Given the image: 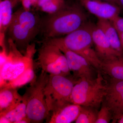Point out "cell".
<instances>
[{"label":"cell","mask_w":123,"mask_h":123,"mask_svg":"<svg viewBox=\"0 0 123 123\" xmlns=\"http://www.w3.org/2000/svg\"><path fill=\"white\" fill-rule=\"evenodd\" d=\"M47 40L62 44L69 50L84 57L97 72L100 69L102 62L95 50L91 23L86 22L79 29L63 37Z\"/></svg>","instance_id":"3"},{"label":"cell","mask_w":123,"mask_h":123,"mask_svg":"<svg viewBox=\"0 0 123 123\" xmlns=\"http://www.w3.org/2000/svg\"><path fill=\"white\" fill-rule=\"evenodd\" d=\"M118 33H123V18L119 15L111 21Z\"/></svg>","instance_id":"23"},{"label":"cell","mask_w":123,"mask_h":123,"mask_svg":"<svg viewBox=\"0 0 123 123\" xmlns=\"http://www.w3.org/2000/svg\"><path fill=\"white\" fill-rule=\"evenodd\" d=\"M42 18L31 9L23 7L13 14L7 33L20 50L25 52L31 42L40 33Z\"/></svg>","instance_id":"2"},{"label":"cell","mask_w":123,"mask_h":123,"mask_svg":"<svg viewBox=\"0 0 123 123\" xmlns=\"http://www.w3.org/2000/svg\"><path fill=\"white\" fill-rule=\"evenodd\" d=\"M112 114L107 106L102 103L100 110L98 111L95 123H108L112 120Z\"/></svg>","instance_id":"22"},{"label":"cell","mask_w":123,"mask_h":123,"mask_svg":"<svg viewBox=\"0 0 123 123\" xmlns=\"http://www.w3.org/2000/svg\"><path fill=\"white\" fill-rule=\"evenodd\" d=\"M97 25L102 30L112 48L122 56L120 39L118 31L110 20L98 19Z\"/></svg>","instance_id":"17"},{"label":"cell","mask_w":123,"mask_h":123,"mask_svg":"<svg viewBox=\"0 0 123 123\" xmlns=\"http://www.w3.org/2000/svg\"><path fill=\"white\" fill-rule=\"evenodd\" d=\"M38 51L37 61L42 70L50 75L69 76L70 72L65 55L56 45L44 40Z\"/></svg>","instance_id":"8"},{"label":"cell","mask_w":123,"mask_h":123,"mask_svg":"<svg viewBox=\"0 0 123 123\" xmlns=\"http://www.w3.org/2000/svg\"><path fill=\"white\" fill-rule=\"evenodd\" d=\"M107 84L105 79L99 72L93 79H79L73 89L71 103L98 109L103 102Z\"/></svg>","instance_id":"4"},{"label":"cell","mask_w":123,"mask_h":123,"mask_svg":"<svg viewBox=\"0 0 123 123\" xmlns=\"http://www.w3.org/2000/svg\"><path fill=\"white\" fill-rule=\"evenodd\" d=\"M81 106L69 103L59 107L51 112L48 123H70L75 121L80 112Z\"/></svg>","instance_id":"13"},{"label":"cell","mask_w":123,"mask_h":123,"mask_svg":"<svg viewBox=\"0 0 123 123\" xmlns=\"http://www.w3.org/2000/svg\"><path fill=\"white\" fill-rule=\"evenodd\" d=\"M8 43L9 51L7 60L0 68V88L33 67V56L36 52L35 44L32 43L27 47L23 55L11 40L9 39Z\"/></svg>","instance_id":"5"},{"label":"cell","mask_w":123,"mask_h":123,"mask_svg":"<svg viewBox=\"0 0 123 123\" xmlns=\"http://www.w3.org/2000/svg\"><path fill=\"white\" fill-rule=\"evenodd\" d=\"M35 79V74L33 67L27 69L16 79L7 82L1 88L7 87L17 88L25 85Z\"/></svg>","instance_id":"20"},{"label":"cell","mask_w":123,"mask_h":123,"mask_svg":"<svg viewBox=\"0 0 123 123\" xmlns=\"http://www.w3.org/2000/svg\"><path fill=\"white\" fill-rule=\"evenodd\" d=\"M119 6L123 9V0H118Z\"/></svg>","instance_id":"27"},{"label":"cell","mask_w":123,"mask_h":123,"mask_svg":"<svg viewBox=\"0 0 123 123\" xmlns=\"http://www.w3.org/2000/svg\"><path fill=\"white\" fill-rule=\"evenodd\" d=\"M77 81L73 77L49 74L44 90L49 113L60 106L71 103L72 92Z\"/></svg>","instance_id":"7"},{"label":"cell","mask_w":123,"mask_h":123,"mask_svg":"<svg viewBox=\"0 0 123 123\" xmlns=\"http://www.w3.org/2000/svg\"><path fill=\"white\" fill-rule=\"evenodd\" d=\"M86 20L84 8L79 2L66 4L59 11L42 18L40 32L45 40L63 37L83 26Z\"/></svg>","instance_id":"1"},{"label":"cell","mask_w":123,"mask_h":123,"mask_svg":"<svg viewBox=\"0 0 123 123\" xmlns=\"http://www.w3.org/2000/svg\"><path fill=\"white\" fill-rule=\"evenodd\" d=\"M120 39V44L122 51V57H123V33H118Z\"/></svg>","instance_id":"25"},{"label":"cell","mask_w":123,"mask_h":123,"mask_svg":"<svg viewBox=\"0 0 123 123\" xmlns=\"http://www.w3.org/2000/svg\"><path fill=\"white\" fill-rule=\"evenodd\" d=\"M98 109L91 107L81 106L76 123H95L98 117Z\"/></svg>","instance_id":"21"},{"label":"cell","mask_w":123,"mask_h":123,"mask_svg":"<svg viewBox=\"0 0 123 123\" xmlns=\"http://www.w3.org/2000/svg\"><path fill=\"white\" fill-rule=\"evenodd\" d=\"M91 29L95 50L102 63L122 56L112 48L102 31L97 24L91 23Z\"/></svg>","instance_id":"12"},{"label":"cell","mask_w":123,"mask_h":123,"mask_svg":"<svg viewBox=\"0 0 123 123\" xmlns=\"http://www.w3.org/2000/svg\"><path fill=\"white\" fill-rule=\"evenodd\" d=\"M116 123H123V115L117 120Z\"/></svg>","instance_id":"28"},{"label":"cell","mask_w":123,"mask_h":123,"mask_svg":"<svg viewBox=\"0 0 123 123\" xmlns=\"http://www.w3.org/2000/svg\"><path fill=\"white\" fill-rule=\"evenodd\" d=\"M82 7L98 19L112 21L119 15L121 8L117 5L102 0H78Z\"/></svg>","instance_id":"11"},{"label":"cell","mask_w":123,"mask_h":123,"mask_svg":"<svg viewBox=\"0 0 123 123\" xmlns=\"http://www.w3.org/2000/svg\"><path fill=\"white\" fill-rule=\"evenodd\" d=\"M98 72L109 81H123V57L102 62Z\"/></svg>","instance_id":"16"},{"label":"cell","mask_w":123,"mask_h":123,"mask_svg":"<svg viewBox=\"0 0 123 123\" xmlns=\"http://www.w3.org/2000/svg\"><path fill=\"white\" fill-rule=\"evenodd\" d=\"M28 98V92L26 91L22 101L11 109L0 113V123H18L27 117L26 108Z\"/></svg>","instance_id":"14"},{"label":"cell","mask_w":123,"mask_h":123,"mask_svg":"<svg viewBox=\"0 0 123 123\" xmlns=\"http://www.w3.org/2000/svg\"><path fill=\"white\" fill-rule=\"evenodd\" d=\"M18 0H0V44H5V37L11 22L14 7Z\"/></svg>","instance_id":"15"},{"label":"cell","mask_w":123,"mask_h":123,"mask_svg":"<svg viewBox=\"0 0 123 123\" xmlns=\"http://www.w3.org/2000/svg\"><path fill=\"white\" fill-rule=\"evenodd\" d=\"M16 89L7 87L0 88V113L11 109L22 101L23 96L18 93Z\"/></svg>","instance_id":"18"},{"label":"cell","mask_w":123,"mask_h":123,"mask_svg":"<svg viewBox=\"0 0 123 123\" xmlns=\"http://www.w3.org/2000/svg\"><path fill=\"white\" fill-rule=\"evenodd\" d=\"M49 75L42 70L38 77L27 89L28 98L26 115L31 123H43L50 115L44 93Z\"/></svg>","instance_id":"6"},{"label":"cell","mask_w":123,"mask_h":123,"mask_svg":"<svg viewBox=\"0 0 123 123\" xmlns=\"http://www.w3.org/2000/svg\"><path fill=\"white\" fill-rule=\"evenodd\" d=\"M45 41L57 46L64 54L70 72L72 73L73 77L76 80L92 79L97 77V75L95 76L94 75L95 72H97V70L84 57L69 50L59 43L47 40Z\"/></svg>","instance_id":"9"},{"label":"cell","mask_w":123,"mask_h":123,"mask_svg":"<svg viewBox=\"0 0 123 123\" xmlns=\"http://www.w3.org/2000/svg\"><path fill=\"white\" fill-rule=\"evenodd\" d=\"M65 0H37L35 6L48 14L57 12L65 6Z\"/></svg>","instance_id":"19"},{"label":"cell","mask_w":123,"mask_h":123,"mask_svg":"<svg viewBox=\"0 0 123 123\" xmlns=\"http://www.w3.org/2000/svg\"><path fill=\"white\" fill-rule=\"evenodd\" d=\"M102 0L117 5L119 6L118 0Z\"/></svg>","instance_id":"26"},{"label":"cell","mask_w":123,"mask_h":123,"mask_svg":"<svg viewBox=\"0 0 123 123\" xmlns=\"http://www.w3.org/2000/svg\"><path fill=\"white\" fill-rule=\"evenodd\" d=\"M103 103L112 114V123H116L123 115V81H109Z\"/></svg>","instance_id":"10"},{"label":"cell","mask_w":123,"mask_h":123,"mask_svg":"<svg viewBox=\"0 0 123 123\" xmlns=\"http://www.w3.org/2000/svg\"><path fill=\"white\" fill-rule=\"evenodd\" d=\"M22 4L23 7L26 9H31L32 6L36 4L37 0H20Z\"/></svg>","instance_id":"24"}]
</instances>
